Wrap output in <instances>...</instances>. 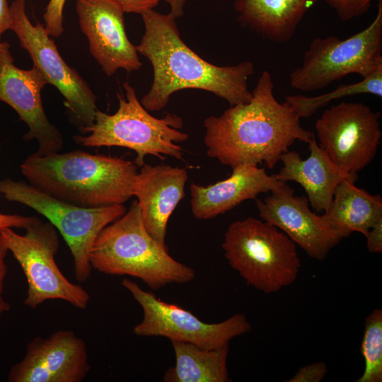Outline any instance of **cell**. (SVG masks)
Returning <instances> with one entry per match:
<instances>
[{
  "label": "cell",
  "mask_w": 382,
  "mask_h": 382,
  "mask_svg": "<svg viewBox=\"0 0 382 382\" xmlns=\"http://www.w3.org/2000/svg\"><path fill=\"white\" fill-rule=\"evenodd\" d=\"M274 88L272 75L265 70L248 102L204 120L209 157L232 168L264 163L272 169L296 140L309 142L313 133L301 125L300 117L286 100L277 101Z\"/></svg>",
  "instance_id": "cell-1"
},
{
  "label": "cell",
  "mask_w": 382,
  "mask_h": 382,
  "mask_svg": "<svg viewBox=\"0 0 382 382\" xmlns=\"http://www.w3.org/2000/svg\"><path fill=\"white\" fill-rule=\"evenodd\" d=\"M141 16L144 33L136 50L149 59L154 70L150 89L141 100L148 111L161 110L173 93L188 88L210 92L231 106L250 100L252 93L248 81L255 72L251 62L231 66L213 64L184 42L170 13L151 9Z\"/></svg>",
  "instance_id": "cell-2"
},
{
  "label": "cell",
  "mask_w": 382,
  "mask_h": 382,
  "mask_svg": "<svg viewBox=\"0 0 382 382\" xmlns=\"http://www.w3.org/2000/svg\"><path fill=\"white\" fill-rule=\"evenodd\" d=\"M134 161L81 150L35 154L21 164L29 184L60 200L93 208L123 204L133 196Z\"/></svg>",
  "instance_id": "cell-3"
},
{
  "label": "cell",
  "mask_w": 382,
  "mask_h": 382,
  "mask_svg": "<svg viewBox=\"0 0 382 382\" xmlns=\"http://www.w3.org/2000/svg\"><path fill=\"white\" fill-rule=\"evenodd\" d=\"M90 262L101 273L136 277L151 289L187 283L195 276L192 268L173 258L146 231L137 199L101 231L91 249Z\"/></svg>",
  "instance_id": "cell-4"
},
{
  "label": "cell",
  "mask_w": 382,
  "mask_h": 382,
  "mask_svg": "<svg viewBox=\"0 0 382 382\" xmlns=\"http://www.w3.org/2000/svg\"><path fill=\"white\" fill-rule=\"evenodd\" d=\"M126 98L117 94L119 107L108 115L98 109L92 126L83 135L74 136L76 143L86 147L120 146L137 153L134 163L138 167L144 163L147 155L163 160V155L183 158V149L177 143L188 139V134L179 130L183 120L167 114L157 118L141 105L136 91L127 81L123 84Z\"/></svg>",
  "instance_id": "cell-5"
},
{
  "label": "cell",
  "mask_w": 382,
  "mask_h": 382,
  "mask_svg": "<svg viewBox=\"0 0 382 382\" xmlns=\"http://www.w3.org/2000/svg\"><path fill=\"white\" fill-rule=\"evenodd\" d=\"M222 248L245 283L266 294L293 284L301 267L294 242L272 224L251 216L229 225Z\"/></svg>",
  "instance_id": "cell-6"
},
{
  "label": "cell",
  "mask_w": 382,
  "mask_h": 382,
  "mask_svg": "<svg viewBox=\"0 0 382 382\" xmlns=\"http://www.w3.org/2000/svg\"><path fill=\"white\" fill-rule=\"evenodd\" d=\"M382 66V0L374 20L357 34L341 40L317 37L304 52L302 64L289 76L290 86L318 91L349 74L365 78Z\"/></svg>",
  "instance_id": "cell-7"
},
{
  "label": "cell",
  "mask_w": 382,
  "mask_h": 382,
  "mask_svg": "<svg viewBox=\"0 0 382 382\" xmlns=\"http://www.w3.org/2000/svg\"><path fill=\"white\" fill-rule=\"evenodd\" d=\"M0 194L8 201L24 204L45 217L66 243L79 282L91 276L90 252L101 231L124 215L123 204L88 208L57 199L29 183L11 178L0 180Z\"/></svg>",
  "instance_id": "cell-8"
},
{
  "label": "cell",
  "mask_w": 382,
  "mask_h": 382,
  "mask_svg": "<svg viewBox=\"0 0 382 382\" xmlns=\"http://www.w3.org/2000/svg\"><path fill=\"white\" fill-rule=\"evenodd\" d=\"M25 230L23 235L11 228L0 231L1 241L18 262L27 280L24 304L35 309L46 301L59 299L75 308H86L89 294L80 284L71 282L56 262L59 247L56 228L50 222L40 220Z\"/></svg>",
  "instance_id": "cell-9"
},
{
  "label": "cell",
  "mask_w": 382,
  "mask_h": 382,
  "mask_svg": "<svg viewBox=\"0 0 382 382\" xmlns=\"http://www.w3.org/2000/svg\"><path fill=\"white\" fill-rule=\"evenodd\" d=\"M10 13L9 30L16 33L21 47L28 52L33 66L63 96L64 104L72 121L83 134L95 120L98 110L96 95L86 81L61 57L45 26L30 22L25 11V0L13 1Z\"/></svg>",
  "instance_id": "cell-10"
},
{
  "label": "cell",
  "mask_w": 382,
  "mask_h": 382,
  "mask_svg": "<svg viewBox=\"0 0 382 382\" xmlns=\"http://www.w3.org/2000/svg\"><path fill=\"white\" fill-rule=\"evenodd\" d=\"M122 285L143 310V318L133 330L138 336L164 337L171 342L214 349L228 345L233 337L251 330V325L242 313H236L220 323H208L186 309L161 301L127 278L122 279Z\"/></svg>",
  "instance_id": "cell-11"
},
{
  "label": "cell",
  "mask_w": 382,
  "mask_h": 382,
  "mask_svg": "<svg viewBox=\"0 0 382 382\" xmlns=\"http://www.w3.org/2000/svg\"><path fill=\"white\" fill-rule=\"evenodd\" d=\"M380 117V112L362 103L332 105L316 122L318 145L340 170L357 175L378 149Z\"/></svg>",
  "instance_id": "cell-12"
},
{
  "label": "cell",
  "mask_w": 382,
  "mask_h": 382,
  "mask_svg": "<svg viewBox=\"0 0 382 382\" xmlns=\"http://www.w3.org/2000/svg\"><path fill=\"white\" fill-rule=\"evenodd\" d=\"M7 42H0V101L11 106L28 127L23 139L38 141L37 156L62 150L64 146L59 129L48 120L43 108L41 91L48 83L35 66L21 69L14 63Z\"/></svg>",
  "instance_id": "cell-13"
},
{
  "label": "cell",
  "mask_w": 382,
  "mask_h": 382,
  "mask_svg": "<svg viewBox=\"0 0 382 382\" xmlns=\"http://www.w3.org/2000/svg\"><path fill=\"white\" fill-rule=\"evenodd\" d=\"M255 204L261 219L284 233L315 260H323L347 237L324 214L311 212L307 197L295 196L292 188L272 192L262 200L256 198Z\"/></svg>",
  "instance_id": "cell-14"
},
{
  "label": "cell",
  "mask_w": 382,
  "mask_h": 382,
  "mask_svg": "<svg viewBox=\"0 0 382 382\" xmlns=\"http://www.w3.org/2000/svg\"><path fill=\"white\" fill-rule=\"evenodd\" d=\"M91 369L86 345L70 330L35 337L23 358L13 364L9 382H81Z\"/></svg>",
  "instance_id": "cell-15"
},
{
  "label": "cell",
  "mask_w": 382,
  "mask_h": 382,
  "mask_svg": "<svg viewBox=\"0 0 382 382\" xmlns=\"http://www.w3.org/2000/svg\"><path fill=\"white\" fill-rule=\"evenodd\" d=\"M76 11L91 55L104 73L112 76L118 69L138 71L142 63L136 46L128 39L125 12L112 0H76Z\"/></svg>",
  "instance_id": "cell-16"
},
{
  "label": "cell",
  "mask_w": 382,
  "mask_h": 382,
  "mask_svg": "<svg viewBox=\"0 0 382 382\" xmlns=\"http://www.w3.org/2000/svg\"><path fill=\"white\" fill-rule=\"evenodd\" d=\"M187 178L185 168L146 163L135 177L132 193L137 198L144 226L163 247L168 220L185 197Z\"/></svg>",
  "instance_id": "cell-17"
},
{
  "label": "cell",
  "mask_w": 382,
  "mask_h": 382,
  "mask_svg": "<svg viewBox=\"0 0 382 382\" xmlns=\"http://www.w3.org/2000/svg\"><path fill=\"white\" fill-rule=\"evenodd\" d=\"M291 189L286 183L268 175L257 165L242 164L232 168L226 179L208 186L190 184V204L197 219H210L222 214L245 200L256 199L261 193Z\"/></svg>",
  "instance_id": "cell-18"
},
{
  "label": "cell",
  "mask_w": 382,
  "mask_h": 382,
  "mask_svg": "<svg viewBox=\"0 0 382 382\" xmlns=\"http://www.w3.org/2000/svg\"><path fill=\"white\" fill-rule=\"evenodd\" d=\"M308 144L310 155L306 160L298 152L288 151L280 158L282 168L274 175L282 182L294 181L300 184L312 208L317 212L325 213L330 207L339 183L344 180L355 183L357 175L340 170L317 144L314 134Z\"/></svg>",
  "instance_id": "cell-19"
},
{
  "label": "cell",
  "mask_w": 382,
  "mask_h": 382,
  "mask_svg": "<svg viewBox=\"0 0 382 382\" xmlns=\"http://www.w3.org/2000/svg\"><path fill=\"white\" fill-rule=\"evenodd\" d=\"M320 0H236L238 21L277 43L289 42L308 10Z\"/></svg>",
  "instance_id": "cell-20"
},
{
  "label": "cell",
  "mask_w": 382,
  "mask_h": 382,
  "mask_svg": "<svg viewBox=\"0 0 382 382\" xmlns=\"http://www.w3.org/2000/svg\"><path fill=\"white\" fill-rule=\"evenodd\" d=\"M349 180L337 186L329 209L323 213L347 237L353 232L366 235L382 218V198L359 188Z\"/></svg>",
  "instance_id": "cell-21"
},
{
  "label": "cell",
  "mask_w": 382,
  "mask_h": 382,
  "mask_svg": "<svg viewBox=\"0 0 382 382\" xmlns=\"http://www.w3.org/2000/svg\"><path fill=\"white\" fill-rule=\"evenodd\" d=\"M175 364L165 373V382H227L229 344L214 349L172 341Z\"/></svg>",
  "instance_id": "cell-22"
},
{
  "label": "cell",
  "mask_w": 382,
  "mask_h": 382,
  "mask_svg": "<svg viewBox=\"0 0 382 382\" xmlns=\"http://www.w3.org/2000/svg\"><path fill=\"white\" fill-rule=\"evenodd\" d=\"M357 94H371L382 97V66L359 82L342 84L335 91L317 96H289L286 97V101L300 118H305L311 116L318 109L335 99Z\"/></svg>",
  "instance_id": "cell-23"
},
{
  "label": "cell",
  "mask_w": 382,
  "mask_h": 382,
  "mask_svg": "<svg viewBox=\"0 0 382 382\" xmlns=\"http://www.w3.org/2000/svg\"><path fill=\"white\" fill-rule=\"evenodd\" d=\"M365 366L356 382L382 381V310H373L366 317L361 345Z\"/></svg>",
  "instance_id": "cell-24"
},
{
  "label": "cell",
  "mask_w": 382,
  "mask_h": 382,
  "mask_svg": "<svg viewBox=\"0 0 382 382\" xmlns=\"http://www.w3.org/2000/svg\"><path fill=\"white\" fill-rule=\"evenodd\" d=\"M342 21H349L365 14L374 0H324ZM381 1V0H376Z\"/></svg>",
  "instance_id": "cell-25"
},
{
  "label": "cell",
  "mask_w": 382,
  "mask_h": 382,
  "mask_svg": "<svg viewBox=\"0 0 382 382\" xmlns=\"http://www.w3.org/2000/svg\"><path fill=\"white\" fill-rule=\"evenodd\" d=\"M66 0H50L43 14L45 28L51 37H59L64 31L63 11Z\"/></svg>",
  "instance_id": "cell-26"
},
{
  "label": "cell",
  "mask_w": 382,
  "mask_h": 382,
  "mask_svg": "<svg viewBox=\"0 0 382 382\" xmlns=\"http://www.w3.org/2000/svg\"><path fill=\"white\" fill-rule=\"evenodd\" d=\"M328 372L326 364L323 362H315L299 369L293 377L287 382H320Z\"/></svg>",
  "instance_id": "cell-27"
},
{
  "label": "cell",
  "mask_w": 382,
  "mask_h": 382,
  "mask_svg": "<svg viewBox=\"0 0 382 382\" xmlns=\"http://www.w3.org/2000/svg\"><path fill=\"white\" fill-rule=\"evenodd\" d=\"M40 221L35 216L0 213V231L7 228L26 229Z\"/></svg>",
  "instance_id": "cell-28"
},
{
  "label": "cell",
  "mask_w": 382,
  "mask_h": 382,
  "mask_svg": "<svg viewBox=\"0 0 382 382\" xmlns=\"http://www.w3.org/2000/svg\"><path fill=\"white\" fill-rule=\"evenodd\" d=\"M125 13L141 15L144 12L154 9L159 0H112Z\"/></svg>",
  "instance_id": "cell-29"
},
{
  "label": "cell",
  "mask_w": 382,
  "mask_h": 382,
  "mask_svg": "<svg viewBox=\"0 0 382 382\" xmlns=\"http://www.w3.org/2000/svg\"><path fill=\"white\" fill-rule=\"evenodd\" d=\"M8 250L0 238V316L11 309V305L4 297V282L7 273L6 256Z\"/></svg>",
  "instance_id": "cell-30"
},
{
  "label": "cell",
  "mask_w": 382,
  "mask_h": 382,
  "mask_svg": "<svg viewBox=\"0 0 382 382\" xmlns=\"http://www.w3.org/2000/svg\"><path fill=\"white\" fill-rule=\"evenodd\" d=\"M365 237L369 253H381L382 252V218L374 224Z\"/></svg>",
  "instance_id": "cell-31"
},
{
  "label": "cell",
  "mask_w": 382,
  "mask_h": 382,
  "mask_svg": "<svg viewBox=\"0 0 382 382\" xmlns=\"http://www.w3.org/2000/svg\"><path fill=\"white\" fill-rule=\"evenodd\" d=\"M11 24L10 6L6 0H0V42L3 33L9 30Z\"/></svg>",
  "instance_id": "cell-32"
},
{
  "label": "cell",
  "mask_w": 382,
  "mask_h": 382,
  "mask_svg": "<svg viewBox=\"0 0 382 382\" xmlns=\"http://www.w3.org/2000/svg\"><path fill=\"white\" fill-rule=\"evenodd\" d=\"M170 8V13L175 18L181 17L184 14V8L186 0H163Z\"/></svg>",
  "instance_id": "cell-33"
},
{
  "label": "cell",
  "mask_w": 382,
  "mask_h": 382,
  "mask_svg": "<svg viewBox=\"0 0 382 382\" xmlns=\"http://www.w3.org/2000/svg\"><path fill=\"white\" fill-rule=\"evenodd\" d=\"M198 1H204V0H198Z\"/></svg>",
  "instance_id": "cell-34"
},
{
  "label": "cell",
  "mask_w": 382,
  "mask_h": 382,
  "mask_svg": "<svg viewBox=\"0 0 382 382\" xmlns=\"http://www.w3.org/2000/svg\"><path fill=\"white\" fill-rule=\"evenodd\" d=\"M0 149H1V147H0Z\"/></svg>",
  "instance_id": "cell-35"
}]
</instances>
